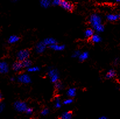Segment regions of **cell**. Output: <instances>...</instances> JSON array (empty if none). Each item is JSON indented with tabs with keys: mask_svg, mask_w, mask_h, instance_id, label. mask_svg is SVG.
Returning <instances> with one entry per match:
<instances>
[{
	"mask_svg": "<svg viewBox=\"0 0 120 119\" xmlns=\"http://www.w3.org/2000/svg\"><path fill=\"white\" fill-rule=\"evenodd\" d=\"M43 42L45 43V45L47 46H50L52 45V44H54L57 43V40L56 39H54V38H48L45 39L43 40Z\"/></svg>",
	"mask_w": 120,
	"mask_h": 119,
	"instance_id": "8fae6325",
	"label": "cell"
},
{
	"mask_svg": "<svg viewBox=\"0 0 120 119\" xmlns=\"http://www.w3.org/2000/svg\"><path fill=\"white\" fill-rule=\"evenodd\" d=\"M4 107H5V104H4V103H1V102H0V113L2 112V111H3Z\"/></svg>",
	"mask_w": 120,
	"mask_h": 119,
	"instance_id": "f546056e",
	"label": "cell"
},
{
	"mask_svg": "<svg viewBox=\"0 0 120 119\" xmlns=\"http://www.w3.org/2000/svg\"><path fill=\"white\" fill-rule=\"evenodd\" d=\"M99 119H107V117H106V116H100Z\"/></svg>",
	"mask_w": 120,
	"mask_h": 119,
	"instance_id": "4dcf8cb0",
	"label": "cell"
},
{
	"mask_svg": "<svg viewBox=\"0 0 120 119\" xmlns=\"http://www.w3.org/2000/svg\"><path fill=\"white\" fill-rule=\"evenodd\" d=\"M25 113L27 114V115H31L33 114V108L32 107H27V109H26V111H25Z\"/></svg>",
	"mask_w": 120,
	"mask_h": 119,
	"instance_id": "4316f807",
	"label": "cell"
},
{
	"mask_svg": "<svg viewBox=\"0 0 120 119\" xmlns=\"http://www.w3.org/2000/svg\"><path fill=\"white\" fill-rule=\"evenodd\" d=\"M107 19L109 21L114 22L118 20L120 18V15L118 14H109L106 16Z\"/></svg>",
	"mask_w": 120,
	"mask_h": 119,
	"instance_id": "7c38bea8",
	"label": "cell"
},
{
	"mask_svg": "<svg viewBox=\"0 0 120 119\" xmlns=\"http://www.w3.org/2000/svg\"><path fill=\"white\" fill-rule=\"evenodd\" d=\"M76 90L75 88H69L67 91V95L69 97V98H74L76 96Z\"/></svg>",
	"mask_w": 120,
	"mask_h": 119,
	"instance_id": "e0dca14e",
	"label": "cell"
},
{
	"mask_svg": "<svg viewBox=\"0 0 120 119\" xmlns=\"http://www.w3.org/2000/svg\"><path fill=\"white\" fill-rule=\"evenodd\" d=\"M19 36L17 35H12L9 37L8 41L9 44H14V43H15L18 42V41H19Z\"/></svg>",
	"mask_w": 120,
	"mask_h": 119,
	"instance_id": "9a60e30c",
	"label": "cell"
},
{
	"mask_svg": "<svg viewBox=\"0 0 120 119\" xmlns=\"http://www.w3.org/2000/svg\"><path fill=\"white\" fill-rule=\"evenodd\" d=\"M89 57V53L87 51H85V52L81 53L80 54V56H79L78 58L79 60L81 62L85 61L86 60H87Z\"/></svg>",
	"mask_w": 120,
	"mask_h": 119,
	"instance_id": "d6986e66",
	"label": "cell"
},
{
	"mask_svg": "<svg viewBox=\"0 0 120 119\" xmlns=\"http://www.w3.org/2000/svg\"><path fill=\"white\" fill-rule=\"evenodd\" d=\"M40 5L44 8H48L51 4L52 1L51 0H40Z\"/></svg>",
	"mask_w": 120,
	"mask_h": 119,
	"instance_id": "4fadbf2b",
	"label": "cell"
},
{
	"mask_svg": "<svg viewBox=\"0 0 120 119\" xmlns=\"http://www.w3.org/2000/svg\"><path fill=\"white\" fill-rule=\"evenodd\" d=\"M9 71V65L5 61L0 62V74H7Z\"/></svg>",
	"mask_w": 120,
	"mask_h": 119,
	"instance_id": "9c48e42d",
	"label": "cell"
},
{
	"mask_svg": "<svg viewBox=\"0 0 120 119\" xmlns=\"http://www.w3.org/2000/svg\"><path fill=\"white\" fill-rule=\"evenodd\" d=\"M115 1H116V2H120V0H115Z\"/></svg>",
	"mask_w": 120,
	"mask_h": 119,
	"instance_id": "836d02e7",
	"label": "cell"
},
{
	"mask_svg": "<svg viewBox=\"0 0 120 119\" xmlns=\"http://www.w3.org/2000/svg\"><path fill=\"white\" fill-rule=\"evenodd\" d=\"M89 21L90 24L92 25L93 28L102 24L101 18L98 14H92L90 16Z\"/></svg>",
	"mask_w": 120,
	"mask_h": 119,
	"instance_id": "6da1fadb",
	"label": "cell"
},
{
	"mask_svg": "<svg viewBox=\"0 0 120 119\" xmlns=\"http://www.w3.org/2000/svg\"><path fill=\"white\" fill-rule=\"evenodd\" d=\"M49 110L48 109H47V108H44V109H43V110H41V115H42V116H47V115L49 114Z\"/></svg>",
	"mask_w": 120,
	"mask_h": 119,
	"instance_id": "f1b7e54d",
	"label": "cell"
},
{
	"mask_svg": "<svg viewBox=\"0 0 120 119\" xmlns=\"http://www.w3.org/2000/svg\"><path fill=\"white\" fill-rule=\"evenodd\" d=\"M48 75H49L50 80L52 83H55L59 81V73H58L57 69L56 68H50L48 72Z\"/></svg>",
	"mask_w": 120,
	"mask_h": 119,
	"instance_id": "7a4b0ae2",
	"label": "cell"
},
{
	"mask_svg": "<svg viewBox=\"0 0 120 119\" xmlns=\"http://www.w3.org/2000/svg\"><path fill=\"white\" fill-rule=\"evenodd\" d=\"M47 46L45 45V43L43 42H40L39 43H38L36 44L35 47V50L36 51V53L39 54L43 53L44 51H45V49H46Z\"/></svg>",
	"mask_w": 120,
	"mask_h": 119,
	"instance_id": "52a82bcc",
	"label": "cell"
},
{
	"mask_svg": "<svg viewBox=\"0 0 120 119\" xmlns=\"http://www.w3.org/2000/svg\"><path fill=\"white\" fill-rule=\"evenodd\" d=\"M63 0H53L52 1V4L54 6L60 5Z\"/></svg>",
	"mask_w": 120,
	"mask_h": 119,
	"instance_id": "83f0119b",
	"label": "cell"
},
{
	"mask_svg": "<svg viewBox=\"0 0 120 119\" xmlns=\"http://www.w3.org/2000/svg\"><path fill=\"white\" fill-rule=\"evenodd\" d=\"M94 29L92 28H89L85 31L84 35L86 38H90L94 35Z\"/></svg>",
	"mask_w": 120,
	"mask_h": 119,
	"instance_id": "ac0fdd59",
	"label": "cell"
},
{
	"mask_svg": "<svg viewBox=\"0 0 120 119\" xmlns=\"http://www.w3.org/2000/svg\"><path fill=\"white\" fill-rule=\"evenodd\" d=\"M49 47H50L51 50H54V51H60L64 50L65 48V46L63 45V44H62V45H60V44H58L57 43H56V44L50 46Z\"/></svg>",
	"mask_w": 120,
	"mask_h": 119,
	"instance_id": "30bf717a",
	"label": "cell"
},
{
	"mask_svg": "<svg viewBox=\"0 0 120 119\" xmlns=\"http://www.w3.org/2000/svg\"><path fill=\"white\" fill-rule=\"evenodd\" d=\"M117 75V73H116V71L114 70V69H110L109 71L107 73L106 75H105V77L107 79H111L114 78Z\"/></svg>",
	"mask_w": 120,
	"mask_h": 119,
	"instance_id": "2e32d148",
	"label": "cell"
},
{
	"mask_svg": "<svg viewBox=\"0 0 120 119\" xmlns=\"http://www.w3.org/2000/svg\"><path fill=\"white\" fill-rule=\"evenodd\" d=\"M60 6L65 10L70 12L72 11L74 8V5L68 1H67V0H63L62 2H61Z\"/></svg>",
	"mask_w": 120,
	"mask_h": 119,
	"instance_id": "8992f818",
	"label": "cell"
},
{
	"mask_svg": "<svg viewBox=\"0 0 120 119\" xmlns=\"http://www.w3.org/2000/svg\"><path fill=\"white\" fill-rule=\"evenodd\" d=\"M15 80V79L14 78H11V81H14Z\"/></svg>",
	"mask_w": 120,
	"mask_h": 119,
	"instance_id": "d6a6232c",
	"label": "cell"
},
{
	"mask_svg": "<svg viewBox=\"0 0 120 119\" xmlns=\"http://www.w3.org/2000/svg\"><path fill=\"white\" fill-rule=\"evenodd\" d=\"M55 84V88L58 91H60V90L62 89L63 88V85H62V83L60 81H58L57 82L54 83Z\"/></svg>",
	"mask_w": 120,
	"mask_h": 119,
	"instance_id": "603a6c76",
	"label": "cell"
},
{
	"mask_svg": "<svg viewBox=\"0 0 120 119\" xmlns=\"http://www.w3.org/2000/svg\"><path fill=\"white\" fill-rule=\"evenodd\" d=\"M18 81L23 84H30L32 81L30 77L27 74H22L18 77Z\"/></svg>",
	"mask_w": 120,
	"mask_h": 119,
	"instance_id": "5b68a950",
	"label": "cell"
},
{
	"mask_svg": "<svg viewBox=\"0 0 120 119\" xmlns=\"http://www.w3.org/2000/svg\"><path fill=\"white\" fill-rule=\"evenodd\" d=\"M55 107L57 109H59L61 107V103L60 101V99L58 97H56L55 99Z\"/></svg>",
	"mask_w": 120,
	"mask_h": 119,
	"instance_id": "cb8c5ba5",
	"label": "cell"
},
{
	"mask_svg": "<svg viewBox=\"0 0 120 119\" xmlns=\"http://www.w3.org/2000/svg\"><path fill=\"white\" fill-rule=\"evenodd\" d=\"M90 40L93 43H100L101 41V38L98 34H94L90 38Z\"/></svg>",
	"mask_w": 120,
	"mask_h": 119,
	"instance_id": "5bb4252c",
	"label": "cell"
},
{
	"mask_svg": "<svg viewBox=\"0 0 120 119\" xmlns=\"http://www.w3.org/2000/svg\"><path fill=\"white\" fill-rule=\"evenodd\" d=\"M2 100V94H1V92H0V102H1Z\"/></svg>",
	"mask_w": 120,
	"mask_h": 119,
	"instance_id": "1f68e13d",
	"label": "cell"
},
{
	"mask_svg": "<svg viewBox=\"0 0 120 119\" xmlns=\"http://www.w3.org/2000/svg\"><path fill=\"white\" fill-rule=\"evenodd\" d=\"M30 55V52L27 49H23V50H20L17 53L18 60H19L20 61H23L24 60L28 59Z\"/></svg>",
	"mask_w": 120,
	"mask_h": 119,
	"instance_id": "3957f363",
	"label": "cell"
},
{
	"mask_svg": "<svg viewBox=\"0 0 120 119\" xmlns=\"http://www.w3.org/2000/svg\"><path fill=\"white\" fill-rule=\"evenodd\" d=\"M74 102V100L72 99H71V98H69V99H65L63 101V104H65V105H68V104H70L71 103H73Z\"/></svg>",
	"mask_w": 120,
	"mask_h": 119,
	"instance_id": "d4e9b609",
	"label": "cell"
},
{
	"mask_svg": "<svg viewBox=\"0 0 120 119\" xmlns=\"http://www.w3.org/2000/svg\"><path fill=\"white\" fill-rule=\"evenodd\" d=\"M19 0H13V1H14V2H16V1H18Z\"/></svg>",
	"mask_w": 120,
	"mask_h": 119,
	"instance_id": "e575fe53",
	"label": "cell"
},
{
	"mask_svg": "<svg viewBox=\"0 0 120 119\" xmlns=\"http://www.w3.org/2000/svg\"><path fill=\"white\" fill-rule=\"evenodd\" d=\"M80 53H81V52H80L79 50H76V51H75L73 53L72 57L73 58H76V57L78 58L79 56H80Z\"/></svg>",
	"mask_w": 120,
	"mask_h": 119,
	"instance_id": "484cf974",
	"label": "cell"
},
{
	"mask_svg": "<svg viewBox=\"0 0 120 119\" xmlns=\"http://www.w3.org/2000/svg\"><path fill=\"white\" fill-rule=\"evenodd\" d=\"M12 69L14 71H20V70H22V69L24 68L23 65L22 61H20L19 60H18V61H15V62L12 64Z\"/></svg>",
	"mask_w": 120,
	"mask_h": 119,
	"instance_id": "ba28073f",
	"label": "cell"
},
{
	"mask_svg": "<svg viewBox=\"0 0 120 119\" xmlns=\"http://www.w3.org/2000/svg\"><path fill=\"white\" fill-rule=\"evenodd\" d=\"M14 107L15 110L18 112H25L27 109V104L22 101H16L14 103Z\"/></svg>",
	"mask_w": 120,
	"mask_h": 119,
	"instance_id": "277c9868",
	"label": "cell"
},
{
	"mask_svg": "<svg viewBox=\"0 0 120 119\" xmlns=\"http://www.w3.org/2000/svg\"><path fill=\"white\" fill-rule=\"evenodd\" d=\"M40 67H38V66H35V67H30L27 68V71L29 73H36V72H38L40 71Z\"/></svg>",
	"mask_w": 120,
	"mask_h": 119,
	"instance_id": "44dd1931",
	"label": "cell"
},
{
	"mask_svg": "<svg viewBox=\"0 0 120 119\" xmlns=\"http://www.w3.org/2000/svg\"><path fill=\"white\" fill-rule=\"evenodd\" d=\"M72 117V113L71 111H65L61 115L60 118L62 119H70Z\"/></svg>",
	"mask_w": 120,
	"mask_h": 119,
	"instance_id": "ffe728a7",
	"label": "cell"
},
{
	"mask_svg": "<svg viewBox=\"0 0 120 119\" xmlns=\"http://www.w3.org/2000/svg\"><path fill=\"white\" fill-rule=\"evenodd\" d=\"M22 63H23V65L24 68H29V67H31L32 65V62L31 61V60H30L29 59H26L24 61H22Z\"/></svg>",
	"mask_w": 120,
	"mask_h": 119,
	"instance_id": "7402d4cb",
	"label": "cell"
}]
</instances>
